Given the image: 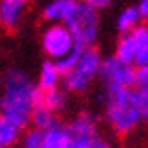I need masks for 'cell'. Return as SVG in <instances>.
I'll return each instance as SVG.
<instances>
[{
  "label": "cell",
  "instance_id": "6da1fadb",
  "mask_svg": "<svg viewBox=\"0 0 148 148\" xmlns=\"http://www.w3.org/2000/svg\"><path fill=\"white\" fill-rule=\"evenodd\" d=\"M38 83L20 69H11L4 78V94L0 98V112L18 127L27 128L34 108Z\"/></svg>",
  "mask_w": 148,
  "mask_h": 148
},
{
  "label": "cell",
  "instance_id": "7a4b0ae2",
  "mask_svg": "<svg viewBox=\"0 0 148 148\" xmlns=\"http://www.w3.org/2000/svg\"><path fill=\"white\" fill-rule=\"evenodd\" d=\"M105 116L112 128L121 136H127L143 121L141 108L137 101V88L130 87L125 90L107 94Z\"/></svg>",
  "mask_w": 148,
  "mask_h": 148
},
{
  "label": "cell",
  "instance_id": "3957f363",
  "mask_svg": "<svg viewBox=\"0 0 148 148\" xmlns=\"http://www.w3.org/2000/svg\"><path fill=\"white\" fill-rule=\"evenodd\" d=\"M65 25L71 29L78 45L92 47L99 33V9L88 4L87 0H79L78 7L67 18Z\"/></svg>",
  "mask_w": 148,
  "mask_h": 148
},
{
  "label": "cell",
  "instance_id": "277c9868",
  "mask_svg": "<svg viewBox=\"0 0 148 148\" xmlns=\"http://www.w3.org/2000/svg\"><path fill=\"white\" fill-rule=\"evenodd\" d=\"M103 63V56L99 51L92 47H85L78 65L67 76H63V87L67 92H85L92 85L96 78H99V69Z\"/></svg>",
  "mask_w": 148,
  "mask_h": 148
},
{
  "label": "cell",
  "instance_id": "5b68a950",
  "mask_svg": "<svg viewBox=\"0 0 148 148\" xmlns=\"http://www.w3.org/2000/svg\"><path fill=\"white\" fill-rule=\"evenodd\" d=\"M99 79L105 85L107 94H114L125 88L136 87V65L121 62L116 54L103 58Z\"/></svg>",
  "mask_w": 148,
  "mask_h": 148
},
{
  "label": "cell",
  "instance_id": "8992f818",
  "mask_svg": "<svg viewBox=\"0 0 148 148\" xmlns=\"http://www.w3.org/2000/svg\"><path fill=\"white\" fill-rule=\"evenodd\" d=\"M78 43L74 40V34L63 22H51V25L43 31L42 47L51 60H60L67 56Z\"/></svg>",
  "mask_w": 148,
  "mask_h": 148
},
{
  "label": "cell",
  "instance_id": "52a82bcc",
  "mask_svg": "<svg viewBox=\"0 0 148 148\" xmlns=\"http://www.w3.org/2000/svg\"><path fill=\"white\" fill-rule=\"evenodd\" d=\"M71 130V148H96L99 139L98 127L90 114H79L69 125Z\"/></svg>",
  "mask_w": 148,
  "mask_h": 148
},
{
  "label": "cell",
  "instance_id": "ba28073f",
  "mask_svg": "<svg viewBox=\"0 0 148 148\" xmlns=\"http://www.w3.org/2000/svg\"><path fill=\"white\" fill-rule=\"evenodd\" d=\"M29 0H0V18L5 29H16Z\"/></svg>",
  "mask_w": 148,
  "mask_h": 148
},
{
  "label": "cell",
  "instance_id": "9c48e42d",
  "mask_svg": "<svg viewBox=\"0 0 148 148\" xmlns=\"http://www.w3.org/2000/svg\"><path fill=\"white\" fill-rule=\"evenodd\" d=\"M36 105H45L53 110L54 114H60L62 110L67 107V88H49V90H43V88H36V98H34Z\"/></svg>",
  "mask_w": 148,
  "mask_h": 148
},
{
  "label": "cell",
  "instance_id": "30bf717a",
  "mask_svg": "<svg viewBox=\"0 0 148 148\" xmlns=\"http://www.w3.org/2000/svg\"><path fill=\"white\" fill-rule=\"evenodd\" d=\"M79 0H53L43 9V18L47 22H67V18L78 7Z\"/></svg>",
  "mask_w": 148,
  "mask_h": 148
},
{
  "label": "cell",
  "instance_id": "8fae6325",
  "mask_svg": "<svg viewBox=\"0 0 148 148\" xmlns=\"http://www.w3.org/2000/svg\"><path fill=\"white\" fill-rule=\"evenodd\" d=\"M43 148H71V130L69 127L56 121L53 127L45 130Z\"/></svg>",
  "mask_w": 148,
  "mask_h": 148
},
{
  "label": "cell",
  "instance_id": "7c38bea8",
  "mask_svg": "<svg viewBox=\"0 0 148 148\" xmlns=\"http://www.w3.org/2000/svg\"><path fill=\"white\" fill-rule=\"evenodd\" d=\"M60 81H63V74L58 69V65L54 60L43 62L42 69H40V76H38V87L43 90H49V88H54L60 85Z\"/></svg>",
  "mask_w": 148,
  "mask_h": 148
},
{
  "label": "cell",
  "instance_id": "4fadbf2b",
  "mask_svg": "<svg viewBox=\"0 0 148 148\" xmlns=\"http://www.w3.org/2000/svg\"><path fill=\"white\" fill-rule=\"evenodd\" d=\"M116 56L125 63L136 65V62H137V43H136L134 33H125L119 36V42L116 45Z\"/></svg>",
  "mask_w": 148,
  "mask_h": 148
},
{
  "label": "cell",
  "instance_id": "5bb4252c",
  "mask_svg": "<svg viewBox=\"0 0 148 148\" xmlns=\"http://www.w3.org/2000/svg\"><path fill=\"white\" fill-rule=\"evenodd\" d=\"M22 130H24L22 127H18L16 123H13L9 117L0 112V148L13 146L22 136Z\"/></svg>",
  "mask_w": 148,
  "mask_h": 148
},
{
  "label": "cell",
  "instance_id": "9a60e30c",
  "mask_svg": "<svg viewBox=\"0 0 148 148\" xmlns=\"http://www.w3.org/2000/svg\"><path fill=\"white\" fill-rule=\"evenodd\" d=\"M141 13H139L137 5H130V7H125V9L119 13V16H117V31L121 34L125 33H132L136 27L141 25Z\"/></svg>",
  "mask_w": 148,
  "mask_h": 148
},
{
  "label": "cell",
  "instance_id": "2e32d148",
  "mask_svg": "<svg viewBox=\"0 0 148 148\" xmlns=\"http://www.w3.org/2000/svg\"><path fill=\"white\" fill-rule=\"evenodd\" d=\"M56 114L45 105H34L33 112H31V125L36 128H42V130H47L49 127H53L56 123Z\"/></svg>",
  "mask_w": 148,
  "mask_h": 148
},
{
  "label": "cell",
  "instance_id": "e0dca14e",
  "mask_svg": "<svg viewBox=\"0 0 148 148\" xmlns=\"http://www.w3.org/2000/svg\"><path fill=\"white\" fill-rule=\"evenodd\" d=\"M132 33H134L136 43H137V62H136V65L146 63L148 62V25L141 24Z\"/></svg>",
  "mask_w": 148,
  "mask_h": 148
},
{
  "label": "cell",
  "instance_id": "ac0fdd59",
  "mask_svg": "<svg viewBox=\"0 0 148 148\" xmlns=\"http://www.w3.org/2000/svg\"><path fill=\"white\" fill-rule=\"evenodd\" d=\"M83 49H85V47L76 45V47H74V49L71 51V53L67 54V56L60 58V60H54V62H56V65H58V69L62 71L63 76H67V74H69L71 71H74V67L78 65V62H79L81 54H83Z\"/></svg>",
  "mask_w": 148,
  "mask_h": 148
},
{
  "label": "cell",
  "instance_id": "d6986e66",
  "mask_svg": "<svg viewBox=\"0 0 148 148\" xmlns=\"http://www.w3.org/2000/svg\"><path fill=\"white\" fill-rule=\"evenodd\" d=\"M45 143V130L33 127L24 137V148H43Z\"/></svg>",
  "mask_w": 148,
  "mask_h": 148
},
{
  "label": "cell",
  "instance_id": "ffe728a7",
  "mask_svg": "<svg viewBox=\"0 0 148 148\" xmlns=\"http://www.w3.org/2000/svg\"><path fill=\"white\" fill-rule=\"evenodd\" d=\"M137 88V101L141 108L143 121H148V87H136Z\"/></svg>",
  "mask_w": 148,
  "mask_h": 148
},
{
  "label": "cell",
  "instance_id": "44dd1931",
  "mask_svg": "<svg viewBox=\"0 0 148 148\" xmlns=\"http://www.w3.org/2000/svg\"><path fill=\"white\" fill-rule=\"evenodd\" d=\"M136 87H148V62L136 65Z\"/></svg>",
  "mask_w": 148,
  "mask_h": 148
},
{
  "label": "cell",
  "instance_id": "7402d4cb",
  "mask_svg": "<svg viewBox=\"0 0 148 148\" xmlns=\"http://www.w3.org/2000/svg\"><path fill=\"white\" fill-rule=\"evenodd\" d=\"M137 9L141 13V18L148 20V0H141V2L137 4Z\"/></svg>",
  "mask_w": 148,
  "mask_h": 148
},
{
  "label": "cell",
  "instance_id": "603a6c76",
  "mask_svg": "<svg viewBox=\"0 0 148 148\" xmlns=\"http://www.w3.org/2000/svg\"><path fill=\"white\" fill-rule=\"evenodd\" d=\"M88 4H92L94 7H98V9L101 11V9H105V7L110 4V0H87Z\"/></svg>",
  "mask_w": 148,
  "mask_h": 148
},
{
  "label": "cell",
  "instance_id": "cb8c5ba5",
  "mask_svg": "<svg viewBox=\"0 0 148 148\" xmlns=\"http://www.w3.org/2000/svg\"><path fill=\"white\" fill-rule=\"evenodd\" d=\"M96 148H112V146H110L107 141H103V139L99 137V139H98V143H96Z\"/></svg>",
  "mask_w": 148,
  "mask_h": 148
},
{
  "label": "cell",
  "instance_id": "d4e9b609",
  "mask_svg": "<svg viewBox=\"0 0 148 148\" xmlns=\"http://www.w3.org/2000/svg\"><path fill=\"white\" fill-rule=\"evenodd\" d=\"M0 24H2V18H0Z\"/></svg>",
  "mask_w": 148,
  "mask_h": 148
}]
</instances>
